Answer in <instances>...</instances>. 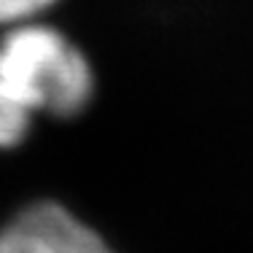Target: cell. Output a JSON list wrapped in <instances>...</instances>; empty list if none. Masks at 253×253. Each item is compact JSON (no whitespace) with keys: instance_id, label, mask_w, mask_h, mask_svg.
<instances>
[{"instance_id":"7a4b0ae2","label":"cell","mask_w":253,"mask_h":253,"mask_svg":"<svg viewBox=\"0 0 253 253\" xmlns=\"http://www.w3.org/2000/svg\"><path fill=\"white\" fill-rule=\"evenodd\" d=\"M0 253H116L59 202H33L0 229Z\"/></svg>"},{"instance_id":"3957f363","label":"cell","mask_w":253,"mask_h":253,"mask_svg":"<svg viewBox=\"0 0 253 253\" xmlns=\"http://www.w3.org/2000/svg\"><path fill=\"white\" fill-rule=\"evenodd\" d=\"M54 3H57V0H0V25L30 22Z\"/></svg>"},{"instance_id":"6da1fadb","label":"cell","mask_w":253,"mask_h":253,"mask_svg":"<svg viewBox=\"0 0 253 253\" xmlns=\"http://www.w3.org/2000/svg\"><path fill=\"white\" fill-rule=\"evenodd\" d=\"M92 94V65L59 30L19 22L0 38V148L19 146L35 113L70 119Z\"/></svg>"}]
</instances>
